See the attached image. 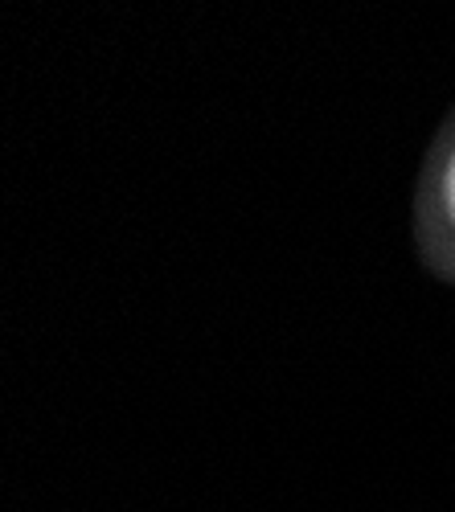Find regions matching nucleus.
Returning a JSON list of instances; mask_svg holds the SVG:
<instances>
[{"instance_id":"f257e3e1","label":"nucleus","mask_w":455,"mask_h":512,"mask_svg":"<svg viewBox=\"0 0 455 512\" xmlns=\"http://www.w3.org/2000/svg\"><path fill=\"white\" fill-rule=\"evenodd\" d=\"M415 226H419L423 259L443 279L455 283V111L447 115L443 132L427 156Z\"/></svg>"}]
</instances>
